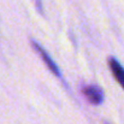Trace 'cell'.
<instances>
[{"label": "cell", "mask_w": 124, "mask_h": 124, "mask_svg": "<svg viewBox=\"0 0 124 124\" xmlns=\"http://www.w3.org/2000/svg\"><path fill=\"white\" fill-rule=\"evenodd\" d=\"M30 43L33 45V47L35 48V51L39 53V55L42 58V60H43V63L47 65V68L51 70V72L52 74H54L57 77H62V72H60V70H59V68H58V65L54 63V60L52 59V57L45 51V48L42 47L41 45H39L36 41H34V40H31Z\"/></svg>", "instance_id": "obj_1"}, {"label": "cell", "mask_w": 124, "mask_h": 124, "mask_svg": "<svg viewBox=\"0 0 124 124\" xmlns=\"http://www.w3.org/2000/svg\"><path fill=\"white\" fill-rule=\"evenodd\" d=\"M82 92L83 95L87 98V100L93 105H100L104 101V92L99 85L95 84L85 85Z\"/></svg>", "instance_id": "obj_2"}, {"label": "cell", "mask_w": 124, "mask_h": 124, "mask_svg": "<svg viewBox=\"0 0 124 124\" xmlns=\"http://www.w3.org/2000/svg\"><path fill=\"white\" fill-rule=\"evenodd\" d=\"M108 66L112 71L113 77L116 78V81L121 84V87L124 89V68L122 64L113 57L108 58Z\"/></svg>", "instance_id": "obj_3"}, {"label": "cell", "mask_w": 124, "mask_h": 124, "mask_svg": "<svg viewBox=\"0 0 124 124\" xmlns=\"http://www.w3.org/2000/svg\"><path fill=\"white\" fill-rule=\"evenodd\" d=\"M35 1V5H36V8L39 10L40 13H43V7H42V0H34Z\"/></svg>", "instance_id": "obj_4"}]
</instances>
